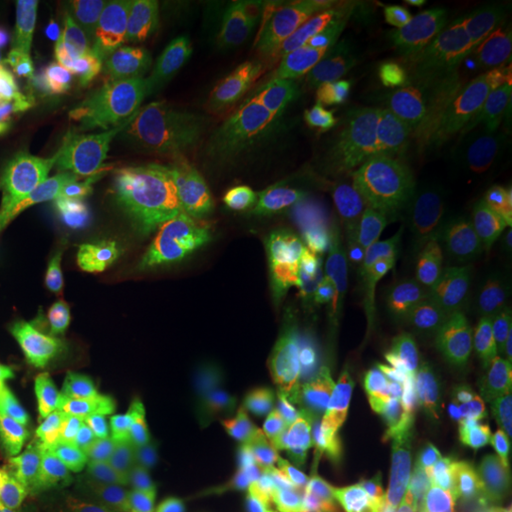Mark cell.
<instances>
[{"label": "cell", "mask_w": 512, "mask_h": 512, "mask_svg": "<svg viewBox=\"0 0 512 512\" xmlns=\"http://www.w3.org/2000/svg\"><path fill=\"white\" fill-rule=\"evenodd\" d=\"M124 509H126L124 501H116V503L110 507L109 512H124Z\"/></svg>", "instance_id": "obj_32"}, {"label": "cell", "mask_w": 512, "mask_h": 512, "mask_svg": "<svg viewBox=\"0 0 512 512\" xmlns=\"http://www.w3.org/2000/svg\"><path fill=\"white\" fill-rule=\"evenodd\" d=\"M211 8L213 4L205 0H147L139 4L145 37L164 55L181 86Z\"/></svg>", "instance_id": "obj_17"}, {"label": "cell", "mask_w": 512, "mask_h": 512, "mask_svg": "<svg viewBox=\"0 0 512 512\" xmlns=\"http://www.w3.org/2000/svg\"><path fill=\"white\" fill-rule=\"evenodd\" d=\"M317 6L310 0H268L256 25L251 84H287L315 57Z\"/></svg>", "instance_id": "obj_15"}, {"label": "cell", "mask_w": 512, "mask_h": 512, "mask_svg": "<svg viewBox=\"0 0 512 512\" xmlns=\"http://www.w3.org/2000/svg\"><path fill=\"white\" fill-rule=\"evenodd\" d=\"M202 351L194 348L181 351L173 361L158 365L150 361L145 365L135 366L124 374L120 380L118 391L139 395V397H154L164 399L165 395L181 389L184 384V368L192 363Z\"/></svg>", "instance_id": "obj_24"}, {"label": "cell", "mask_w": 512, "mask_h": 512, "mask_svg": "<svg viewBox=\"0 0 512 512\" xmlns=\"http://www.w3.org/2000/svg\"><path fill=\"white\" fill-rule=\"evenodd\" d=\"M33 226L27 203L4 202L0 205V245H16L25 228Z\"/></svg>", "instance_id": "obj_28"}, {"label": "cell", "mask_w": 512, "mask_h": 512, "mask_svg": "<svg viewBox=\"0 0 512 512\" xmlns=\"http://www.w3.org/2000/svg\"><path fill=\"white\" fill-rule=\"evenodd\" d=\"M205 124L202 116L184 103L165 110L150 120L145 148L158 154V164L164 173H173L202 145Z\"/></svg>", "instance_id": "obj_21"}, {"label": "cell", "mask_w": 512, "mask_h": 512, "mask_svg": "<svg viewBox=\"0 0 512 512\" xmlns=\"http://www.w3.org/2000/svg\"><path fill=\"white\" fill-rule=\"evenodd\" d=\"M511 285L512 202L503 196L427 264L412 304L425 317L454 319Z\"/></svg>", "instance_id": "obj_7"}, {"label": "cell", "mask_w": 512, "mask_h": 512, "mask_svg": "<svg viewBox=\"0 0 512 512\" xmlns=\"http://www.w3.org/2000/svg\"><path fill=\"white\" fill-rule=\"evenodd\" d=\"M90 67H92V73L107 84H114L124 71V63L120 59L118 50L110 44L107 38H103L101 44L95 48L92 59H90Z\"/></svg>", "instance_id": "obj_29"}, {"label": "cell", "mask_w": 512, "mask_h": 512, "mask_svg": "<svg viewBox=\"0 0 512 512\" xmlns=\"http://www.w3.org/2000/svg\"><path fill=\"white\" fill-rule=\"evenodd\" d=\"M86 148L101 190L129 188L141 177L145 148L114 124L97 129Z\"/></svg>", "instance_id": "obj_20"}, {"label": "cell", "mask_w": 512, "mask_h": 512, "mask_svg": "<svg viewBox=\"0 0 512 512\" xmlns=\"http://www.w3.org/2000/svg\"><path fill=\"white\" fill-rule=\"evenodd\" d=\"M298 192L293 156L217 162L139 222L137 234L164 262L220 260L266 236Z\"/></svg>", "instance_id": "obj_3"}, {"label": "cell", "mask_w": 512, "mask_h": 512, "mask_svg": "<svg viewBox=\"0 0 512 512\" xmlns=\"http://www.w3.org/2000/svg\"><path fill=\"white\" fill-rule=\"evenodd\" d=\"M511 95H512V86H511Z\"/></svg>", "instance_id": "obj_35"}, {"label": "cell", "mask_w": 512, "mask_h": 512, "mask_svg": "<svg viewBox=\"0 0 512 512\" xmlns=\"http://www.w3.org/2000/svg\"><path fill=\"white\" fill-rule=\"evenodd\" d=\"M16 84H18V71H16V67L8 59L0 57V97L8 92H12Z\"/></svg>", "instance_id": "obj_30"}, {"label": "cell", "mask_w": 512, "mask_h": 512, "mask_svg": "<svg viewBox=\"0 0 512 512\" xmlns=\"http://www.w3.org/2000/svg\"><path fill=\"white\" fill-rule=\"evenodd\" d=\"M512 160V122H495L448 156L421 184L414 203L421 222L437 224L467 209Z\"/></svg>", "instance_id": "obj_12"}, {"label": "cell", "mask_w": 512, "mask_h": 512, "mask_svg": "<svg viewBox=\"0 0 512 512\" xmlns=\"http://www.w3.org/2000/svg\"><path fill=\"white\" fill-rule=\"evenodd\" d=\"M507 425L511 427L512 429V406H511V412H509V416H507Z\"/></svg>", "instance_id": "obj_33"}, {"label": "cell", "mask_w": 512, "mask_h": 512, "mask_svg": "<svg viewBox=\"0 0 512 512\" xmlns=\"http://www.w3.org/2000/svg\"><path fill=\"white\" fill-rule=\"evenodd\" d=\"M512 48V4L478 2L450 23L435 88L440 97L478 92L494 80Z\"/></svg>", "instance_id": "obj_10"}, {"label": "cell", "mask_w": 512, "mask_h": 512, "mask_svg": "<svg viewBox=\"0 0 512 512\" xmlns=\"http://www.w3.org/2000/svg\"><path fill=\"white\" fill-rule=\"evenodd\" d=\"M44 192L25 148L0 129V198L27 203Z\"/></svg>", "instance_id": "obj_26"}, {"label": "cell", "mask_w": 512, "mask_h": 512, "mask_svg": "<svg viewBox=\"0 0 512 512\" xmlns=\"http://www.w3.org/2000/svg\"><path fill=\"white\" fill-rule=\"evenodd\" d=\"M19 255H21L19 243H16V245H0V270H6L14 262H18Z\"/></svg>", "instance_id": "obj_31"}, {"label": "cell", "mask_w": 512, "mask_h": 512, "mask_svg": "<svg viewBox=\"0 0 512 512\" xmlns=\"http://www.w3.org/2000/svg\"><path fill=\"white\" fill-rule=\"evenodd\" d=\"M421 478L423 467L412 450L363 425L317 456L287 512H378Z\"/></svg>", "instance_id": "obj_6"}, {"label": "cell", "mask_w": 512, "mask_h": 512, "mask_svg": "<svg viewBox=\"0 0 512 512\" xmlns=\"http://www.w3.org/2000/svg\"><path fill=\"white\" fill-rule=\"evenodd\" d=\"M205 126L219 162L256 160L287 154L304 129V114L285 95L239 93Z\"/></svg>", "instance_id": "obj_13"}, {"label": "cell", "mask_w": 512, "mask_h": 512, "mask_svg": "<svg viewBox=\"0 0 512 512\" xmlns=\"http://www.w3.org/2000/svg\"><path fill=\"white\" fill-rule=\"evenodd\" d=\"M150 361H156V351L137 344H126L93 357L52 397L37 404L19 420L0 427V465L33 433H37L40 427L54 420L55 416L73 410L76 406L109 401L118 391L120 380L128 370Z\"/></svg>", "instance_id": "obj_14"}, {"label": "cell", "mask_w": 512, "mask_h": 512, "mask_svg": "<svg viewBox=\"0 0 512 512\" xmlns=\"http://www.w3.org/2000/svg\"><path fill=\"white\" fill-rule=\"evenodd\" d=\"M109 412L120 437L139 456L164 458L181 440L179 418L164 399L116 391Z\"/></svg>", "instance_id": "obj_18"}, {"label": "cell", "mask_w": 512, "mask_h": 512, "mask_svg": "<svg viewBox=\"0 0 512 512\" xmlns=\"http://www.w3.org/2000/svg\"><path fill=\"white\" fill-rule=\"evenodd\" d=\"M12 124L25 135L27 143L38 152L57 156L59 160L67 156L69 133L61 110L46 107L25 97L16 109Z\"/></svg>", "instance_id": "obj_23"}, {"label": "cell", "mask_w": 512, "mask_h": 512, "mask_svg": "<svg viewBox=\"0 0 512 512\" xmlns=\"http://www.w3.org/2000/svg\"><path fill=\"white\" fill-rule=\"evenodd\" d=\"M118 313V302L103 315H78L52 302L38 304L12 330L0 355L4 397L0 427L19 420L52 397L95 357Z\"/></svg>", "instance_id": "obj_5"}, {"label": "cell", "mask_w": 512, "mask_h": 512, "mask_svg": "<svg viewBox=\"0 0 512 512\" xmlns=\"http://www.w3.org/2000/svg\"><path fill=\"white\" fill-rule=\"evenodd\" d=\"M270 232L247 249L200 268H156L150 262H137L116 300L118 313L110 334L122 346L137 344L156 353L194 348L202 342L215 313L220 285L255 253Z\"/></svg>", "instance_id": "obj_4"}, {"label": "cell", "mask_w": 512, "mask_h": 512, "mask_svg": "<svg viewBox=\"0 0 512 512\" xmlns=\"http://www.w3.org/2000/svg\"><path fill=\"white\" fill-rule=\"evenodd\" d=\"M384 103V90L376 74L365 71L344 80L319 110L304 145L293 156L296 188L310 186L338 164L372 128Z\"/></svg>", "instance_id": "obj_11"}, {"label": "cell", "mask_w": 512, "mask_h": 512, "mask_svg": "<svg viewBox=\"0 0 512 512\" xmlns=\"http://www.w3.org/2000/svg\"><path fill=\"white\" fill-rule=\"evenodd\" d=\"M446 404L461 420H494L511 408L512 385L492 370L471 372L450 387Z\"/></svg>", "instance_id": "obj_22"}, {"label": "cell", "mask_w": 512, "mask_h": 512, "mask_svg": "<svg viewBox=\"0 0 512 512\" xmlns=\"http://www.w3.org/2000/svg\"><path fill=\"white\" fill-rule=\"evenodd\" d=\"M260 12L262 2L226 0L205 19L183 84L184 105L205 122L251 84Z\"/></svg>", "instance_id": "obj_9"}, {"label": "cell", "mask_w": 512, "mask_h": 512, "mask_svg": "<svg viewBox=\"0 0 512 512\" xmlns=\"http://www.w3.org/2000/svg\"><path fill=\"white\" fill-rule=\"evenodd\" d=\"M414 249L399 228L306 203L281 215L239 279L281 302L357 315L397 289Z\"/></svg>", "instance_id": "obj_2"}, {"label": "cell", "mask_w": 512, "mask_h": 512, "mask_svg": "<svg viewBox=\"0 0 512 512\" xmlns=\"http://www.w3.org/2000/svg\"><path fill=\"white\" fill-rule=\"evenodd\" d=\"M109 109L114 126L145 148L148 124L158 112L131 92L122 76L110 88Z\"/></svg>", "instance_id": "obj_27"}, {"label": "cell", "mask_w": 512, "mask_h": 512, "mask_svg": "<svg viewBox=\"0 0 512 512\" xmlns=\"http://www.w3.org/2000/svg\"><path fill=\"white\" fill-rule=\"evenodd\" d=\"M505 196H507V198H509V200H511V202H512V190H511V192H507V194H505Z\"/></svg>", "instance_id": "obj_34"}, {"label": "cell", "mask_w": 512, "mask_h": 512, "mask_svg": "<svg viewBox=\"0 0 512 512\" xmlns=\"http://www.w3.org/2000/svg\"><path fill=\"white\" fill-rule=\"evenodd\" d=\"M122 78L158 112L183 105V86L179 78L139 27H133L129 33V54Z\"/></svg>", "instance_id": "obj_19"}, {"label": "cell", "mask_w": 512, "mask_h": 512, "mask_svg": "<svg viewBox=\"0 0 512 512\" xmlns=\"http://www.w3.org/2000/svg\"><path fill=\"white\" fill-rule=\"evenodd\" d=\"M230 393L281 469L294 471L366 425L336 332L300 329L238 338Z\"/></svg>", "instance_id": "obj_1"}, {"label": "cell", "mask_w": 512, "mask_h": 512, "mask_svg": "<svg viewBox=\"0 0 512 512\" xmlns=\"http://www.w3.org/2000/svg\"><path fill=\"white\" fill-rule=\"evenodd\" d=\"M74 0L33 2V44L25 97L59 109L73 48Z\"/></svg>", "instance_id": "obj_16"}, {"label": "cell", "mask_w": 512, "mask_h": 512, "mask_svg": "<svg viewBox=\"0 0 512 512\" xmlns=\"http://www.w3.org/2000/svg\"><path fill=\"white\" fill-rule=\"evenodd\" d=\"M154 512H239V499L228 482H202L188 488H165Z\"/></svg>", "instance_id": "obj_25"}, {"label": "cell", "mask_w": 512, "mask_h": 512, "mask_svg": "<svg viewBox=\"0 0 512 512\" xmlns=\"http://www.w3.org/2000/svg\"><path fill=\"white\" fill-rule=\"evenodd\" d=\"M346 351L357 403L366 425L401 439L427 418L416 370L399 344L366 313L351 315L336 332Z\"/></svg>", "instance_id": "obj_8"}]
</instances>
